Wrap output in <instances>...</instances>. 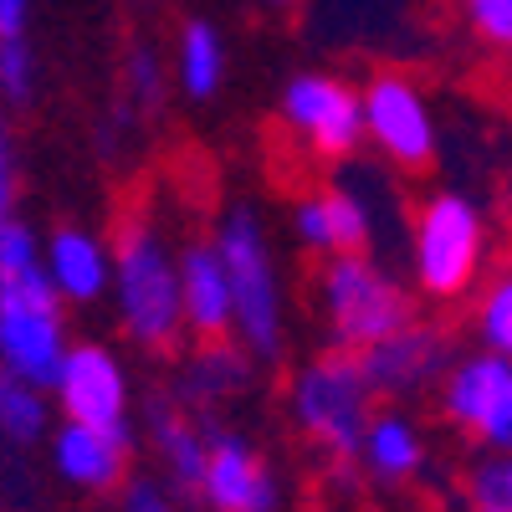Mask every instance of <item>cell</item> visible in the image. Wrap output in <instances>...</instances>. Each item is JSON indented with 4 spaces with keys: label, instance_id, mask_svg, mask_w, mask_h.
<instances>
[{
    "label": "cell",
    "instance_id": "cell-17",
    "mask_svg": "<svg viewBox=\"0 0 512 512\" xmlns=\"http://www.w3.org/2000/svg\"><path fill=\"white\" fill-rule=\"evenodd\" d=\"M41 272L67 308H93L113 287V241L88 226H57L41 241Z\"/></svg>",
    "mask_w": 512,
    "mask_h": 512
},
{
    "label": "cell",
    "instance_id": "cell-30",
    "mask_svg": "<svg viewBox=\"0 0 512 512\" xmlns=\"http://www.w3.org/2000/svg\"><path fill=\"white\" fill-rule=\"evenodd\" d=\"M31 6L36 0H0V36H26Z\"/></svg>",
    "mask_w": 512,
    "mask_h": 512
},
{
    "label": "cell",
    "instance_id": "cell-10",
    "mask_svg": "<svg viewBox=\"0 0 512 512\" xmlns=\"http://www.w3.org/2000/svg\"><path fill=\"white\" fill-rule=\"evenodd\" d=\"M52 400L62 420L82 425H108V431H134V379H128L123 359L108 344H77L52 374Z\"/></svg>",
    "mask_w": 512,
    "mask_h": 512
},
{
    "label": "cell",
    "instance_id": "cell-20",
    "mask_svg": "<svg viewBox=\"0 0 512 512\" xmlns=\"http://www.w3.org/2000/svg\"><path fill=\"white\" fill-rule=\"evenodd\" d=\"M57 431V400L47 384H31L11 369H0V446L36 451Z\"/></svg>",
    "mask_w": 512,
    "mask_h": 512
},
{
    "label": "cell",
    "instance_id": "cell-25",
    "mask_svg": "<svg viewBox=\"0 0 512 512\" xmlns=\"http://www.w3.org/2000/svg\"><path fill=\"white\" fill-rule=\"evenodd\" d=\"M36 93V57L26 36H0V98L6 103H31Z\"/></svg>",
    "mask_w": 512,
    "mask_h": 512
},
{
    "label": "cell",
    "instance_id": "cell-12",
    "mask_svg": "<svg viewBox=\"0 0 512 512\" xmlns=\"http://www.w3.org/2000/svg\"><path fill=\"white\" fill-rule=\"evenodd\" d=\"M451 333L441 323H425V318H410L400 333L379 338L374 349L359 354L369 384L379 400H415L425 390H436L451 369Z\"/></svg>",
    "mask_w": 512,
    "mask_h": 512
},
{
    "label": "cell",
    "instance_id": "cell-7",
    "mask_svg": "<svg viewBox=\"0 0 512 512\" xmlns=\"http://www.w3.org/2000/svg\"><path fill=\"white\" fill-rule=\"evenodd\" d=\"M277 123L313 164H344L364 144V93L333 72H297L282 88Z\"/></svg>",
    "mask_w": 512,
    "mask_h": 512
},
{
    "label": "cell",
    "instance_id": "cell-3",
    "mask_svg": "<svg viewBox=\"0 0 512 512\" xmlns=\"http://www.w3.org/2000/svg\"><path fill=\"white\" fill-rule=\"evenodd\" d=\"M313 313L328 333V349L364 354L415 318V297L379 256L344 251V256H318Z\"/></svg>",
    "mask_w": 512,
    "mask_h": 512
},
{
    "label": "cell",
    "instance_id": "cell-11",
    "mask_svg": "<svg viewBox=\"0 0 512 512\" xmlns=\"http://www.w3.org/2000/svg\"><path fill=\"white\" fill-rule=\"evenodd\" d=\"M195 507L205 512H277L282 507V482L272 472L267 451L231 431L226 420L210 425V456Z\"/></svg>",
    "mask_w": 512,
    "mask_h": 512
},
{
    "label": "cell",
    "instance_id": "cell-2",
    "mask_svg": "<svg viewBox=\"0 0 512 512\" xmlns=\"http://www.w3.org/2000/svg\"><path fill=\"white\" fill-rule=\"evenodd\" d=\"M379 410V395L349 349H323L287 379V420L333 472H354L359 441Z\"/></svg>",
    "mask_w": 512,
    "mask_h": 512
},
{
    "label": "cell",
    "instance_id": "cell-21",
    "mask_svg": "<svg viewBox=\"0 0 512 512\" xmlns=\"http://www.w3.org/2000/svg\"><path fill=\"white\" fill-rule=\"evenodd\" d=\"M226 82V41L210 21H185L175 41V88L190 103H210Z\"/></svg>",
    "mask_w": 512,
    "mask_h": 512
},
{
    "label": "cell",
    "instance_id": "cell-28",
    "mask_svg": "<svg viewBox=\"0 0 512 512\" xmlns=\"http://www.w3.org/2000/svg\"><path fill=\"white\" fill-rule=\"evenodd\" d=\"M21 216V159H16V128L0 113V221Z\"/></svg>",
    "mask_w": 512,
    "mask_h": 512
},
{
    "label": "cell",
    "instance_id": "cell-6",
    "mask_svg": "<svg viewBox=\"0 0 512 512\" xmlns=\"http://www.w3.org/2000/svg\"><path fill=\"white\" fill-rule=\"evenodd\" d=\"M67 349H72L67 303L47 282L41 262L0 277V369H11L31 384H52Z\"/></svg>",
    "mask_w": 512,
    "mask_h": 512
},
{
    "label": "cell",
    "instance_id": "cell-14",
    "mask_svg": "<svg viewBox=\"0 0 512 512\" xmlns=\"http://www.w3.org/2000/svg\"><path fill=\"white\" fill-rule=\"evenodd\" d=\"M210 425L195 415L190 405H180L175 395H154L144 405V436H149V451L164 472V487L195 502L200 497V477H205V456H210Z\"/></svg>",
    "mask_w": 512,
    "mask_h": 512
},
{
    "label": "cell",
    "instance_id": "cell-18",
    "mask_svg": "<svg viewBox=\"0 0 512 512\" xmlns=\"http://www.w3.org/2000/svg\"><path fill=\"white\" fill-rule=\"evenodd\" d=\"M292 236L313 256H344V251H369L374 221H369V205L354 190L313 185L292 200Z\"/></svg>",
    "mask_w": 512,
    "mask_h": 512
},
{
    "label": "cell",
    "instance_id": "cell-23",
    "mask_svg": "<svg viewBox=\"0 0 512 512\" xmlns=\"http://www.w3.org/2000/svg\"><path fill=\"white\" fill-rule=\"evenodd\" d=\"M164 98H169V72H164V62H159L149 47H128L118 108H128L134 118H149V113H159Z\"/></svg>",
    "mask_w": 512,
    "mask_h": 512
},
{
    "label": "cell",
    "instance_id": "cell-13",
    "mask_svg": "<svg viewBox=\"0 0 512 512\" xmlns=\"http://www.w3.org/2000/svg\"><path fill=\"white\" fill-rule=\"evenodd\" d=\"M47 451H52L57 482L88 497H113L134 477V431H108V425H82V420L57 415Z\"/></svg>",
    "mask_w": 512,
    "mask_h": 512
},
{
    "label": "cell",
    "instance_id": "cell-32",
    "mask_svg": "<svg viewBox=\"0 0 512 512\" xmlns=\"http://www.w3.org/2000/svg\"><path fill=\"white\" fill-rule=\"evenodd\" d=\"M262 6H272V11H292L297 0H262Z\"/></svg>",
    "mask_w": 512,
    "mask_h": 512
},
{
    "label": "cell",
    "instance_id": "cell-19",
    "mask_svg": "<svg viewBox=\"0 0 512 512\" xmlns=\"http://www.w3.org/2000/svg\"><path fill=\"white\" fill-rule=\"evenodd\" d=\"M359 472L374 487H405L425 472V436L405 410H374L369 431L359 441Z\"/></svg>",
    "mask_w": 512,
    "mask_h": 512
},
{
    "label": "cell",
    "instance_id": "cell-27",
    "mask_svg": "<svg viewBox=\"0 0 512 512\" xmlns=\"http://www.w3.org/2000/svg\"><path fill=\"white\" fill-rule=\"evenodd\" d=\"M41 262V236L16 216V221H0V277L11 272H26Z\"/></svg>",
    "mask_w": 512,
    "mask_h": 512
},
{
    "label": "cell",
    "instance_id": "cell-5",
    "mask_svg": "<svg viewBox=\"0 0 512 512\" xmlns=\"http://www.w3.org/2000/svg\"><path fill=\"white\" fill-rule=\"evenodd\" d=\"M216 246L231 272V297H236V338L251 349L256 364H277L287 354V297H282V272L277 251L267 241V226L256 205H231L216 221Z\"/></svg>",
    "mask_w": 512,
    "mask_h": 512
},
{
    "label": "cell",
    "instance_id": "cell-4",
    "mask_svg": "<svg viewBox=\"0 0 512 512\" xmlns=\"http://www.w3.org/2000/svg\"><path fill=\"white\" fill-rule=\"evenodd\" d=\"M492 231L472 195L436 190L410 221V277L431 303H466L487 282Z\"/></svg>",
    "mask_w": 512,
    "mask_h": 512
},
{
    "label": "cell",
    "instance_id": "cell-8",
    "mask_svg": "<svg viewBox=\"0 0 512 512\" xmlns=\"http://www.w3.org/2000/svg\"><path fill=\"white\" fill-rule=\"evenodd\" d=\"M359 93H364V144L405 175L431 169L441 134L420 82H410L405 72H374Z\"/></svg>",
    "mask_w": 512,
    "mask_h": 512
},
{
    "label": "cell",
    "instance_id": "cell-24",
    "mask_svg": "<svg viewBox=\"0 0 512 512\" xmlns=\"http://www.w3.org/2000/svg\"><path fill=\"white\" fill-rule=\"evenodd\" d=\"M456 11L487 52H512V0H456Z\"/></svg>",
    "mask_w": 512,
    "mask_h": 512
},
{
    "label": "cell",
    "instance_id": "cell-15",
    "mask_svg": "<svg viewBox=\"0 0 512 512\" xmlns=\"http://www.w3.org/2000/svg\"><path fill=\"white\" fill-rule=\"evenodd\" d=\"M180 297H185L190 344L236 338V297H231V272L216 246V231H200L180 246Z\"/></svg>",
    "mask_w": 512,
    "mask_h": 512
},
{
    "label": "cell",
    "instance_id": "cell-26",
    "mask_svg": "<svg viewBox=\"0 0 512 512\" xmlns=\"http://www.w3.org/2000/svg\"><path fill=\"white\" fill-rule=\"evenodd\" d=\"M461 497H466V512H512V492L502 482V451L482 456L472 472H466Z\"/></svg>",
    "mask_w": 512,
    "mask_h": 512
},
{
    "label": "cell",
    "instance_id": "cell-9",
    "mask_svg": "<svg viewBox=\"0 0 512 512\" xmlns=\"http://www.w3.org/2000/svg\"><path fill=\"white\" fill-rule=\"evenodd\" d=\"M436 405L487 451H512V359L492 349L451 359L446 379L436 384Z\"/></svg>",
    "mask_w": 512,
    "mask_h": 512
},
{
    "label": "cell",
    "instance_id": "cell-1",
    "mask_svg": "<svg viewBox=\"0 0 512 512\" xmlns=\"http://www.w3.org/2000/svg\"><path fill=\"white\" fill-rule=\"evenodd\" d=\"M113 318L134 349L154 359H175L190 344L185 297H180V246L149 216L144 205H128L113 226Z\"/></svg>",
    "mask_w": 512,
    "mask_h": 512
},
{
    "label": "cell",
    "instance_id": "cell-16",
    "mask_svg": "<svg viewBox=\"0 0 512 512\" xmlns=\"http://www.w3.org/2000/svg\"><path fill=\"white\" fill-rule=\"evenodd\" d=\"M256 364L251 349H241V338H216V344H190L180 354V369H175V395L180 405H190L195 415L205 420H221L256 379Z\"/></svg>",
    "mask_w": 512,
    "mask_h": 512
},
{
    "label": "cell",
    "instance_id": "cell-22",
    "mask_svg": "<svg viewBox=\"0 0 512 512\" xmlns=\"http://www.w3.org/2000/svg\"><path fill=\"white\" fill-rule=\"evenodd\" d=\"M472 323H477V344H482V349L512 359V267L492 272V277L477 287Z\"/></svg>",
    "mask_w": 512,
    "mask_h": 512
},
{
    "label": "cell",
    "instance_id": "cell-31",
    "mask_svg": "<svg viewBox=\"0 0 512 512\" xmlns=\"http://www.w3.org/2000/svg\"><path fill=\"white\" fill-rule=\"evenodd\" d=\"M502 482H507V492H512V451H502Z\"/></svg>",
    "mask_w": 512,
    "mask_h": 512
},
{
    "label": "cell",
    "instance_id": "cell-29",
    "mask_svg": "<svg viewBox=\"0 0 512 512\" xmlns=\"http://www.w3.org/2000/svg\"><path fill=\"white\" fill-rule=\"evenodd\" d=\"M113 512H180L175 507V492L154 477H128L118 492H113Z\"/></svg>",
    "mask_w": 512,
    "mask_h": 512
}]
</instances>
